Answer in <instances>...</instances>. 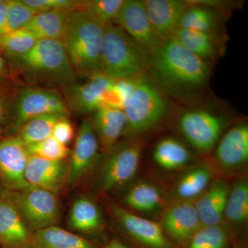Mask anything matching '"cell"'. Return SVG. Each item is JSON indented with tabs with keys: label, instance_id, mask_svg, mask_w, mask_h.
Instances as JSON below:
<instances>
[{
	"label": "cell",
	"instance_id": "cell-1",
	"mask_svg": "<svg viewBox=\"0 0 248 248\" xmlns=\"http://www.w3.org/2000/svg\"><path fill=\"white\" fill-rule=\"evenodd\" d=\"M149 70L160 83L177 90L200 89L206 84L210 71L207 62L184 48L174 35L151 53Z\"/></svg>",
	"mask_w": 248,
	"mask_h": 248
},
{
	"label": "cell",
	"instance_id": "cell-8",
	"mask_svg": "<svg viewBox=\"0 0 248 248\" xmlns=\"http://www.w3.org/2000/svg\"><path fill=\"white\" fill-rule=\"evenodd\" d=\"M53 113L69 114L66 102L58 91L36 87L18 89L12 122L6 135H16L31 119Z\"/></svg>",
	"mask_w": 248,
	"mask_h": 248
},
{
	"label": "cell",
	"instance_id": "cell-14",
	"mask_svg": "<svg viewBox=\"0 0 248 248\" xmlns=\"http://www.w3.org/2000/svg\"><path fill=\"white\" fill-rule=\"evenodd\" d=\"M114 23L150 53L162 42L155 33L144 3L141 0H124Z\"/></svg>",
	"mask_w": 248,
	"mask_h": 248
},
{
	"label": "cell",
	"instance_id": "cell-13",
	"mask_svg": "<svg viewBox=\"0 0 248 248\" xmlns=\"http://www.w3.org/2000/svg\"><path fill=\"white\" fill-rule=\"evenodd\" d=\"M115 79L101 72L88 77L83 83H75L63 87L64 101L68 110L80 114L93 112L102 107L103 97Z\"/></svg>",
	"mask_w": 248,
	"mask_h": 248
},
{
	"label": "cell",
	"instance_id": "cell-35",
	"mask_svg": "<svg viewBox=\"0 0 248 248\" xmlns=\"http://www.w3.org/2000/svg\"><path fill=\"white\" fill-rule=\"evenodd\" d=\"M35 15V13L22 0H9L7 14L0 29V35L24 29Z\"/></svg>",
	"mask_w": 248,
	"mask_h": 248
},
{
	"label": "cell",
	"instance_id": "cell-9",
	"mask_svg": "<svg viewBox=\"0 0 248 248\" xmlns=\"http://www.w3.org/2000/svg\"><path fill=\"white\" fill-rule=\"evenodd\" d=\"M223 125L221 117L203 109L185 111L178 122L183 136L192 146L202 152L210 151L215 148Z\"/></svg>",
	"mask_w": 248,
	"mask_h": 248
},
{
	"label": "cell",
	"instance_id": "cell-17",
	"mask_svg": "<svg viewBox=\"0 0 248 248\" xmlns=\"http://www.w3.org/2000/svg\"><path fill=\"white\" fill-rule=\"evenodd\" d=\"M143 3L152 28L161 41L174 35L189 5L182 0H145Z\"/></svg>",
	"mask_w": 248,
	"mask_h": 248
},
{
	"label": "cell",
	"instance_id": "cell-39",
	"mask_svg": "<svg viewBox=\"0 0 248 248\" xmlns=\"http://www.w3.org/2000/svg\"><path fill=\"white\" fill-rule=\"evenodd\" d=\"M51 136L66 146L72 141L74 136V128L68 117H63L55 124Z\"/></svg>",
	"mask_w": 248,
	"mask_h": 248
},
{
	"label": "cell",
	"instance_id": "cell-23",
	"mask_svg": "<svg viewBox=\"0 0 248 248\" xmlns=\"http://www.w3.org/2000/svg\"><path fill=\"white\" fill-rule=\"evenodd\" d=\"M103 219L97 204L86 197L75 201L70 210L68 226L71 231L91 233L102 228Z\"/></svg>",
	"mask_w": 248,
	"mask_h": 248
},
{
	"label": "cell",
	"instance_id": "cell-4",
	"mask_svg": "<svg viewBox=\"0 0 248 248\" xmlns=\"http://www.w3.org/2000/svg\"><path fill=\"white\" fill-rule=\"evenodd\" d=\"M151 66V53L115 23L104 28L100 72L115 80L145 74Z\"/></svg>",
	"mask_w": 248,
	"mask_h": 248
},
{
	"label": "cell",
	"instance_id": "cell-22",
	"mask_svg": "<svg viewBox=\"0 0 248 248\" xmlns=\"http://www.w3.org/2000/svg\"><path fill=\"white\" fill-rule=\"evenodd\" d=\"M174 36L184 48L203 61L216 58L220 53L217 33L178 28Z\"/></svg>",
	"mask_w": 248,
	"mask_h": 248
},
{
	"label": "cell",
	"instance_id": "cell-21",
	"mask_svg": "<svg viewBox=\"0 0 248 248\" xmlns=\"http://www.w3.org/2000/svg\"><path fill=\"white\" fill-rule=\"evenodd\" d=\"M99 145L104 153L110 151L125 128V117L123 110L102 108L94 112L92 122Z\"/></svg>",
	"mask_w": 248,
	"mask_h": 248
},
{
	"label": "cell",
	"instance_id": "cell-2",
	"mask_svg": "<svg viewBox=\"0 0 248 248\" xmlns=\"http://www.w3.org/2000/svg\"><path fill=\"white\" fill-rule=\"evenodd\" d=\"M14 76L62 86L77 82L78 75L60 40H38L28 53L7 61Z\"/></svg>",
	"mask_w": 248,
	"mask_h": 248
},
{
	"label": "cell",
	"instance_id": "cell-15",
	"mask_svg": "<svg viewBox=\"0 0 248 248\" xmlns=\"http://www.w3.org/2000/svg\"><path fill=\"white\" fill-rule=\"evenodd\" d=\"M33 236L7 190L0 192V247L35 248Z\"/></svg>",
	"mask_w": 248,
	"mask_h": 248
},
{
	"label": "cell",
	"instance_id": "cell-44",
	"mask_svg": "<svg viewBox=\"0 0 248 248\" xmlns=\"http://www.w3.org/2000/svg\"><path fill=\"white\" fill-rule=\"evenodd\" d=\"M2 1H3V0H0V4H1V3H2Z\"/></svg>",
	"mask_w": 248,
	"mask_h": 248
},
{
	"label": "cell",
	"instance_id": "cell-37",
	"mask_svg": "<svg viewBox=\"0 0 248 248\" xmlns=\"http://www.w3.org/2000/svg\"><path fill=\"white\" fill-rule=\"evenodd\" d=\"M14 80L0 86V137L7 133L14 115L18 89Z\"/></svg>",
	"mask_w": 248,
	"mask_h": 248
},
{
	"label": "cell",
	"instance_id": "cell-5",
	"mask_svg": "<svg viewBox=\"0 0 248 248\" xmlns=\"http://www.w3.org/2000/svg\"><path fill=\"white\" fill-rule=\"evenodd\" d=\"M162 93L145 74L135 78L133 90L124 108L125 128L122 136L127 140L154 128L168 110Z\"/></svg>",
	"mask_w": 248,
	"mask_h": 248
},
{
	"label": "cell",
	"instance_id": "cell-6",
	"mask_svg": "<svg viewBox=\"0 0 248 248\" xmlns=\"http://www.w3.org/2000/svg\"><path fill=\"white\" fill-rule=\"evenodd\" d=\"M7 192L24 221L34 232L60 223V202L53 192L32 186L22 190Z\"/></svg>",
	"mask_w": 248,
	"mask_h": 248
},
{
	"label": "cell",
	"instance_id": "cell-7",
	"mask_svg": "<svg viewBox=\"0 0 248 248\" xmlns=\"http://www.w3.org/2000/svg\"><path fill=\"white\" fill-rule=\"evenodd\" d=\"M143 148L141 140L135 138L117 142L108 152L99 175L103 190L113 192L133 179L138 172Z\"/></svg>",
	"mask_w": 248,
	"mask_h": 248
},
{
	"label": "cell",
	"instance_id": "cell-33",
	"mask_svg": "<svg viewBox=\"0 0 248 248\" xmlns=\"http://www.w3.org/2000/svg\"><path fill=\"white\" fill-rule=\"evenodd\" d=\"M230 234L223 224L202 226L190 239L188 248H228Z\"/></svg>",
	"mask_w": 248,
	"mask_h": 248
},
{
	"label": "cell",
	"instance_id": "cell-41",
	"mask_svg": "<svg viewBox=\"0 0 248 248\" xmlns=\"http://www.w3.org/2000/svg\"><path fill=\"white\" fill-rule=\"evenodd\" d=\"M9 0H3L2 3L0 4V29L4 24L5 18L7 14L8 8H9Z\"/></svg>",
	"mask_w": 248,
	"mask_h": 248
},
{
	"label": "cell",
	"instance_id": "cell-18",
	"mask_svg": "<svg viewBox=\"0 0 248 248\" xmlns=\"http://www.w3.org/2000/svg\"><path fill=\"white\" fill-rule=\"evenodd\" d=\"M68 164L63 161H50L29 156L25 179L29 186L57 194L66 183Z\"/></svg>",
	"mask_w": 248,
	"mask_h": 248
},
{
	"label": "cell",
	"instance_id": "cell-26",
	"mask_svg": "<svg viewBox=\"0 0 248 248\" xmlns=\"http://www.w3.org/2000/svg\"><path fill=\"white\" fill-rule=\"evenodd\" d=\"M153 156L155 163L166 170L181 169L192 159L188 148L182 142L172 138L160 140L155 147Z\"/></svg>",
	"mask_w": 248,
	"mask_h": 248
},
{
	"label": "cell",
	"instance_id": "cell-32",
	"mask_svg": "<svg viewBox=\"0 0 248 248\" xmlns=\"http://www.w3.org/2000/svg\"><path fill=\"white\" fill-rule=\"evenodd\" d=\"M37 40L25 29L4 34L0 35V52L9 61L28 53Z\"/></svg>",
	"mask_w": 248,
	"mask_h": 248
},
{
	"label": "cell",
	"instance_id": "cell-25",
	"mask_svg": "<svg viewBox=\"0 0 248 248\" xmlns=\"http://www.w3.org/2000/svg\"><path fill=\"white\" fill-rule=\"evenodd\" d=\"M35 248H97L89 240L58 226L36 231Z\"/></svg>",
	"mask_w": 248,
	"mask_h": 248
},
{
	"label": "cell",
	"instance_id": "cell-16",
	"mask_svg": "<svg viewBox=\"0 0 248 248\" xmlns=\"http://www.w3.org/2000/svg\"><path fill=\"white\" fill-rule=\"evenodd\" d=\"M160 224L170 239L181 245L188 244L202 227L195 203L190 201L179 202L169 207Z\"/></svg>",
	"mask_w": 248,
	"mask_h": 248
},
{
	"label": "cell",
	"instance_id": "cell-27",
	"mask_svg": "<svg viewBox=\"0 0 248 248\" xmlns=\"http://www.w3.org/2000/svg\"><path fill=\"white\" fill-rule=\"evenodd\" d=\"M124 201V203L133 210L153 213L161 208L164 197L156 186L151 183L140 182L130 187Z\"/></svg>",
	"mask_w": 248,
	"mask_h": 248
},
{
	"label": "cell",
	"instance_id": "cell-20",
	"mask_svg": "<svg viewBox=\"0 0 248 248\" xmlns=\"http://www.w3.org/2000/svg\"><path fill=\"white\" fill-rule=\"evenodd\" d=\"M230 189L224 181H216L197 198L195 203L202 226L222 223Z\"/></svg>",
	"mask_w": 248,
	"mask_h": 248
},
{
	"label": "cell",
	"instance_id": "cell-24",
	"mask_svg": "<svg viewBox=\"0 0 248 248\" xmlns=\"http://www.w3.org/2000/svg\"><path fill=\"white\" fill-rule=\"evenodd\" d=\"M71 12L56 11L36 14L23 29L30 32L37 40L61 41Z\"/></svg>",
	"mask_w": 248,
	"mask_h": 248
},
{
	"label": "cell",
	"instance_id": "cell-10",
	"mask_svg": "<svg viewBox=\"0 0 248 248\" xmlns=\"http://www.w3.org/2000/svg\"><path fill=\"white\" fill-rule=\"evenodd\" d=\"M29 156L27 146L17 135L0 138V178L6 190L14 192L30 187L25 179Z\"/></svg>",
	"mask_w": 248,
	"mask_h": 248
},
{
	"label": "cell",
	"instance_id": "cell-28",
	"mask_svg": "<svg viewBox=\"0 0 248 248\" xmlns=\"http://www.w3.org/2000/svg\"><path fill=\"white\" fill-rule=\"evenodd\" d=\"M218 14L210 6L193 3L184 11L179 28L217 33L220 24Z\"/></svg>",
	"mask_w": 248,
	"mask_h": 248
},
{
	"label": "cell",
	"instance_id": "cell-36",
	"mask_svg": "<svg viewBox=\"0 0 248 248\" xmlns=\"http://www.w3.org/2000/svg\"><path fill=\"white\" fill-rule=\"evenodd\" d=\"M30 156L50 161H63L71 156V151L63 143L50 136L43 141L27 146Z\"/></svg>",
	"mask_w": 248,
	"mask_h": 248
},
{
	"label": "cell",
	"instance_id": "cell-3",
	"mask_svg": "<svg viewBox=\"0 0 248 248\" xmlns=\"http://www.w3.org/2000/svg\"><path fill=\"white\" fill-rule=\"evenodd\" d=\"M105 26L82 10L71 11L61 42L77 75L89 77L100 72Z\"/></svg>",
	"mask_w": 248,
	"mask_h": 248
},
{
	"label": "cell",
	"instance_id": "cell-30",
	"mask_svg": "<svg viewBox=\"0 0 248 248\" xmlns=\"http://www.w3.org/2000/svg\"><path fill=\"white\" fill-rule=\"evenodd\" d=\"M66 117L68 115L56 113L37 116L26 122L17 135L26 146L43 141L51 136L55 124Z\"/></svg>",
	"mask_w": 248,
	"mask_h": 248
},
{
	"label": "cell",
	"instance_id": "cell-29",
	"mask_svg": "<svg viewBox=\"0 0 248 248\" xmlns=\"http://www.w3.org/2000/svg\"><path fill=\"white\" fill-rule=\"evenodd\" d=\"M211 179V172L205 167H198L186 173L174 188V196L179 202L198 198L206 190Z\"/></svg>",
	"mask_w": 248,
	"mask_h": 248
},
{
	"label": "cell",
	"instance_id": "cell-31",
	"mask_svg": "<svg viewBox=\"0 0 248 248\" xmlns=\"http://www.w3.org/2000/svg\"><path fill=\"white\" fill-rule=\"evenodd\" d=\"M224 217L232 224H244L248 219V183L244 179L230 190Z\"/></svg>",
	"mask_w": 248,
	"mask_h": 248
},
{
	"label": "cell",
	"instance_id": "cell-42",
	"mask_svg": "<svg viewBox=\"0 0 248 248\" xmlns=\"http://www.w3.org/2000/svg\"><path fill=\"white\" fill-rule=\"evenodd\" d=\"M104 248H130L128 246L124 244L120 240L117 239H113L110 240L107 244L104 246Z\"/></svg>",
	"mask_w": 248,
	"mask_h": 248
},
{
	"label": "cell",
	"instance_id": "cell-19",
	"mask_svg": "<svg viewBox=\"0 0 248 248\" xmlns=\"http://www.w3.org/2000/svg\"><path fill=\"white\" fill-rule=\"evenodd\" d=\"M216 159L222 169H237L248 159V125L242 122L230 129L217 146Z\"/></svg>",
	"mask_w": 248,
	"mask_h": 248
},
{
	"label": "cell",
	"instance_id": "cell-40",
	"mask_svg": "<svg viewBox=\"0 0 248 248\" xmlns=\"http://www.w3.org/2000/svg\"><path fill=\"white\" fill-rule=\"evenodd\" d=\"M14 76L7 60L0 52V86L14 80Z\"/></svg>",
	"mask_w": 248,
	"mask_h": 248
},
{
	"label": "cell",
	"instance_id": "cell-12",
	"mask_svg": "<svg viewBox=\"0 0 248 248\" xmlns=\"http://www.w3.org/2000/svg\"><path fill=\"white\" fill-rule=\"evenodd\" d=\"M112 215L125 232L147 248H174L160 223L146 219L118 205L111 206Z\"/></svg>",
	"mask_w": 248,
	"mask_h": 248
},
{
	"label": "cell",
	"instance_id": "cell-34",
	"mask_svg": "<svg viewBox=\"0 0 248 248\" xmlns=\"http://www.w3.org/2000/svg\"><path fill=\"white\" fill-rule=\"evenodd\" d=\"M124 0L79 1L78 9L86 11L104 26L115 22Z\"/></svg>",
	"mask_w": 248,
	"mask_h": 248
},
{
	"label": "cell",
	"instance_id": "cell-43",
	"mask_svg": "<svg viewBox=\"0 0 248 248\" xmlns=\"http://www.w3.org/2000/svg\"><path fill=\"white\" fill-rule=\"evenodd\" d=\"M231 248H246V246L244 244H239L234 245V246H233Z\"/></svg>",
	"mask_w": 248,
	"mask_h": 248
},
{
	"label": "cell",
	"instance_id": "cell-11",
	"mask_svg": "<svg viewBox=\"0 0 248 248\" xmlns=\"http://www.w3.org/2000/svg\"><path fill=\"white\" fill-rule=\"evenodd\" d=\"M99 143L92 123L83 120L77 136L71 159L68 164L66 183L70 186L79 184L93 169L99 156Z\"/></svg>",
	"mask_w": 248,
	"mask_h": 248
},
{
	"label": "cell",
	"instance_id": "cell-38",
	"mask_svg": "<svg viewBox=\"0 0 248 248\" xmlns=\"http://www.w3.org/2000/svg\"><path fill=\"white\" fill-rule=\"evenodd\" d=\"M36 14L50 11H72L78 9L79 1L74 0H22Z\"/></svg>",
	"mask_w": 248,
	"mask_h": 248
}]
</instances>
